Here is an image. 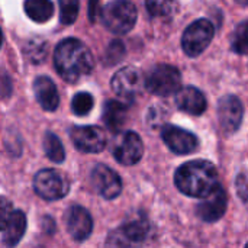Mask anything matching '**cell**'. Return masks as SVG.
I'll return each instance as SVG.
<instances>
[{
    "mask_svg": "<svg viewBox=\"0 0 248 248\" xmlns=\"http://www.w3.org/2000/svg\"><path fill=\"white\" fill-rule=\"evenodd\" d=\"M54 64L58 74L68 83H76L92 73L94 58L90 49L76 38L61 41L54 51Z\"/></svg>",
    "mask_w": 248,
    "mask_h": 248,
    "instance_id": "1",
    "label": "cell"
},
{
    "mask_svg": "<svg viewBox=\"0 0 248 248\" xmlns=\"http://www.w3.org/2000/svg\"><path fill=\"white\" fill-rule=\"evenodd\" d=\"M219 183L217 167L206 160H193L182 164L174 174V185L186 196L205 198Z\"/></svg>",
    "mask_w": 248,
    "mask_h": 248,
    "instance_id": "2",
    "label": "cell"
},
{
    "mask_svg": "<svg viewBox=\"0 0 248 248\" xmlns=\"http://www.w3.org/2000/svg\"><path fill=\"white\" fill-rule=\"evenodd\" d=\"M137 7L129 0H113L102 10V22L110 32L124 35L129 32L137 22Z\"/></svg>",
    "mask_w": 248,
    "mask_h": 248,
    "instance_id": "3",
    "label": "cell"
},
{
    "mask_svg": "<svg viewBox=\"0 0 248 248\" xmlns=\"http://www.w3.org/2000/svg\"><path fill=\"white\" fill-rule=\"evenodd\" d=\"M144 84L151 94L170 96L180 89L182 74L174 65L158 64L150 71Z\"/></svg>",
    "mask_w": 248,
    "mask_h": 248,
    "instance_id": "4",
    "label": "cell"
},
{
    "mask_svg": "<svg viewBox=\"0 0 248 248\" xmlns=\"http://www.w3.org/2000/svg\"><path fill=\"white\" fill-rule=\"evenodd\" d=\"M215 35V28L208 19L195 20L186 28L182 36V46L186 55L195 58L199 57L212 42Z\"/></svg>",
    "mask_w": 248,
    "mask_h": 248,
    "instance_id": "5",
    "label": "cell"
},
{
    "mask_svg": "<svg viewBox=\"0 0 248 248\" xmlns=\"http://www.w3.org/2000/svg\"><path fill=\"white\" fill-rule=\"evenodd\" d=\"M33 189L39 198L44 201H60L65 198L70 192L68 180L52 169L39 170L33 177Z\"/></svg>",
    "mask_w": 248,
    "mask_h": 248,
    "instance_id": "6",
    "label": "cell"
},
{
    "mask_svg": "<svg viewBox=\"0 0 248 248\" xmlns=\"http://www.w3.org/2000/svg\"><path fill=\"white\" fill-rule=\"evenodd\" d=\"M144 87L142 74L134 67H125L116 71L112 77V89L116 96L125 102L132 103Z\"/></svg>",
    "mask_w": 248,
    "mask_h": 248,
    "instance_id": "7",
    "label": "cell"
},
{
    "mask_svg": "<svg viewBox=\"0 0 248 248\" xmlns=\"http://www.w3.org/2000/svg\"><path fill=\"white\" fill-rule=\"evenodd\" d=\"M70 138L74 147L81 153L97 154L106 147V134L102 128L87 125V126H73L70 129Z\"/></svg>",
    "mask_w": 248,
    "mask_h": 248,
    "instance_id": "8",
    "label": "cell"
},
{
    "mask_svg": "<svg viewBox=\"0 0 248 248\" xmlns=\"http://www.w3.org/2000/svg\"><path fill=\"white\" fill-rule=\"evenodd\" d=\"M90 179L94 190L108 201L116 199L122 192V179L115 170L105 164H97L93 169Z\"/></svg>",
    "mask_w": 248,
    "mask_h": 248,
    "instance_id": "9",
    "label": "cell"
},
{
    "mask_svg": "<svg viewBox=\"0 0 248 248\" xmlns=\"http://www.w3.org/2000/svg\"><path fill=\"white\" fill-rule=\"evenodd\" d=\"M163 141L166 145L179 155L192 154L199 148V140L190 131L179 128L176 125H166L161 131Z\"/></svg>",
    "mask_w": 248,
    "mask_h": 248,
    "instance_id": "10",
    "label": "cell"
},
{
    "mask_svg": "<svg viewBox=\"0 0 248 248\" xmlns=\"http://www.w3.org/2000/svg\"><path fill=\"white\" fill-rule=\"evenodd\" d=\"M144 155V144L137 132L126 131L118 140L113 148V157L124 166H134L140 163Z\"/></svg>",
    "mask_w": 248,
    "mask_h": 248,
    "instance_id": "11",
    "label": "cell"
},
{
    "mask_svg": "<svg viewBox=\"0 0 248 248\" xmlns=\"http://www.w3.org/2000/svg\"><path fill=\"white\" fill-rule=\"evenodd\" d=\"M227 202H228L227 192L222 187V185L218 183L208 196L202 198V202L198 205L196 212H198V215H199V218L202 221H205V222H217L225 215Z\"/></svg>",
    "mask_w": 248,
    "mask_h": 248,
    "instance_id": "12",
    "label": "cell"
},
{
    "mask_svg": "<svg viewBox=\"0 0 248 248\" xmlns=\"http://www.w3.org/2000/svg\"><path fill=\"white\" fill-rule=\"evenodd\" d=\"M218 116L221 128L225 134H234L238 131L243 116H244V106L243 102L232 94L224 96L218 103Z\"/></svg>",
    "mask_w": 248,
    "mask_h": 248,
    "instance_id": "13",
    "label": "cell"
},
{
    "mask_svg": "<svg viewBox=\"0 0 248 248\" xmlns=\"http://www.w3.org/2000/svg\"><path fill=\"white\" fill-rule=\"evenodd\" d=\"M65 224L68 234L76 241L87 240L93 231V219L90 212L78 205H74L67 211Z\"/></svg>",
    "mask_w": 248,
    "mask_h": 248,
    "instance_id": "14",
    "label": "cell"
},
{
    "mask_svg": "<svg viewBox=\"0 0 248 248\" xmlns=\"http://www.w3.org/2000/svg\"><path fill=\"white\" fill-rule=\"evenodd\" d=\"M176 105L182 112L195 116L202 115L208 106L205 94L193 86H185L176 92Z\"/></svg>",
    "mask_w": 248,
    "mask_h": 248,
    "instance_id": "15",
    "label": "cell"
},
{
    "mask_svg": "<svg viewBox=\"0 0 248 248\" xmlns=\"http://www.w3.org/2000/svg\"><path fill=\"white\" fill-rule=\"evenodd\" d=\"M33 93H35L38 103L41 105L44 110L52 112L58 108L60 105L58 90H57L55 83L49 77L46 76L36 77L33 81Z\"/></svg>",
    "mask_w": 248,
    "mask_h": 248,
    "instance_id": "16",
    "label": "cell"
},
{
    "mask_svg": "<svg viewBox=\"0 0 248 248\" xmlns=\"http://www.w3.org/2000/svg\"><path fill=\"white\" fill-rule=\"evenodd\" d=\"M119 230L125 234V237H128L132 243H135L137 246L141 247L145 243V240L150 237L151 224L144 214H140V215L129 217L119 227Z\"/></svg>",
    "mask_w": 248,
    "mask_h": 248,
    "instance_id": "17",
    "label": "cell"
},
{
    "mask_svg": "<svg viewBox=\"0 0 248 248\" xmlns=\"http://www.w3.org/2000/svg\"><path fill=\"white\" fill-rule=\"evenodd\" d=\"M129 105L122 100H109L103 106V122L112 132H119L126 122Z\"/></svg>",
    "mask_w": 248,
    "mask_h": 248,
    "instance_id": "18",
    "label": "cell"
},
{
    "mask_svg": "<svg viewBox=\"0 0 248 248\" xmlns=\"http://www.w3.org/2000/svg\"><path fill=\"white\" fill-rule=\"evenodd\" d=\"M3 231V244L7 248L16 247L26 231V215L23 211H13Z\"/></svg>",
    "mask_w": 248,
    "mask_h": 248,
    "instance_id": "19",
    "label": "cell"
},
{
    "mask_svg": "<svg viewBox=\"0 0 248 248\" xmlns=\"http://www.w3.org/2000/svg\"><path fill=\"white\" fill-rule=\"evenodd\" d=\"M25 13L33 22L44 23L54 15V4L51 0H25Z\"/></svg>",
    "mask_w": 248,
    "mask_h": 248,
    "instance_id": "20",
    "label": "cell"
},
{
    "mask_svg": "<svg viewBox=\"0 0 248 248\" xmlns=\"http://www.w3.org/2000/svg\"><path fill=\"white\" fill-rule=\"evenodd\" d=\"M44 151L52 163L61 164L65 160L64 147H62L60 138L52 132H46L44 137Z\"/></svg>",
    "mask_w": 248,
    "mask_h": 248,
    "instance_id": "21",
    "label": "cell"
},
{
    "mask_svg": "<svg viewBox=\"0 0 248 248\" xmlns=\"http://www.w3.org/2000/svg\"><path fill=\"white\" fill-rule=\"evenodd\" d=\"M145 6L150 15L154 17H167L176 10L174 0H145Z\"/></svg>",
    "mask_w": 248,
    "mask_h": 248,
    "instance_id": "22",
    "label": "cell"
},
{
    "mask_svg": "<svg viewBox=\"0 0 248 248\" xmlns=\"http://www.w3.org/2000/svg\"><path fill=\"white\" fill-rule=\"evenodd\" d=\"M93 96L87 92H78L71 100V110L77 116H86L93 109Z\"/></svg>",
    "mask_w": 248,
    "mask_h": 248,
    "instance_id": "23",
    "label": "cell"
},
{
    "mask_svg": "<svg viewBox=\"0 0 248 248\" xmlns=\"http://www.w3.org/2000/svg\"><path fill=\"white\" fill-rule=\"evenodd\" d=\"M60 3V20L64 25H71L77 20L80 3L78 0H58Z\"/></svg>",
    "mask_w": 248,
    "mask_h": 248,
    "instance_id": "24",
    "label": "cell"
},
{
    "mask_svg": "<svg viewBox=\"0 0 248 248\" xmlns=\"http://www.w3.org/2000/svg\"><path fill=\"white\" fill-rule=\"evenodd\" d=\"M106 248H141L137 246L135 243H132L128 237H125V234L116 228L113 231L109 232L108 238H106Z\"/></svg>",
    "mask_w": 248,
    "mask_h": 248,
    "instance_id": "25",
    "label": "cell"
},
{
    "mask_svg": "<svg viewBox=\"0 0 248 248\" xmlns=\"http://www.w3.org/2000/svg\"><path fill=\"white\" fill-rule=\"evenodd\" d=\"M232 49L240 55L247 54V22H241L232 36Z\"/></svg>",
    "mask_w": 248,
    "mask_h": 248,
    "instance_id": "26",
    "label": "cell"
},
{
    "mask_svg": "<svg viewBox=\"0 0 248 248\" xmlns=\"http://www.w3.org/2000/svg\"><path fill=\"white\" fill-rule=\"evenodd\" d=\"M125 55V45L121 41H112L106 49V62H109L110 65L119 62Z\"/></svg>",
    "mask_w": 248,
    "mask_h": 248,
    "instance_id": "27",
    "label": "cell"
},
{
    "mask_svg": "<svg viewBox=\"0 0 248 248\" xmlns=\"http://www.w3.org/2000/svg\"><path fill=\"white\" fill-rule=\"evenodd\" d=\"M26 52L29 54L31 61H33V62L44 61V57H45V52H46V45L41 39L32 41V42H29V46H28Z\"/></svg>",
    "mask_w": 248,
    "mask_h": 248,
    "instance_id": "28",
    "label": "cell"
},
{
    "mask_svg": "<svg viewBox=\"0 0 248 248\" xmlns=\"http://www.w3.org/2000/svg\"><path fill=\"white\" fill-rule=\"evenodd\" d=\"M13 212V205L12 202L4 198V196H0V231H3L7 225V221L10 218Z\"/></svg>",
    "mask_w": 248,
    "mask_h": 248,
    "instance_id": "29",
    "label": "cell"
},
{
    "mask_svg": "<svg viewBox=\"0 0 248 248\" xmlns=\"http://www.w3.org/2000/svg\"><path fill=\"white\" fill-rule=\"evenodd\" d=\"M246 183H247V180H246V174L243 173V174H240L238 177H237V187H238V192H240V195H241V199L246 202V199H247V186H246Z\"/></svg>",
    "mask_w": 248,
    "mask_h": 248,
    "instance_id": "30",
    "label": "cell"
},
{
    "mask_svg": "<svg viewBox=\"0 0 248 248\" xmlns=\"http://www.w3.org/2000/svg\"><path fill=\"white\" fill-rule=\"evenodd\" d=\"M97 12H99V0H90V19H92V22H94Z\"/></svg>",
    "mask_w": 248,
    "mask_h": 248,
    "instance_id": "31",
    "label": "cell"
},
{
    "mask_svg": "<svg viewBox=\"0 0 248 248\" xmlns=\"http://www.w3.org/2000/svg\"><path fill=\"white\" fill-rule=\"evenodd\" d=\"M237 3H240L241 6H247V1L248 0H235Z\"/></svg>",
    "mask_w": 248,
    "mask_h": 248,
    "instance_id": "32",
    "label": "cell"
},
{
    "mask_svg": "<svg viewBox=\"0 0 248 248\" xmlns=\"http://www.w3.org/2000/svg\"><path fill=\"white\" fill-rule=\"evenodd\" d=\"M1 41H3V36H1V31H0V46H1Z\"/></svg>",
    "mask_w": 248,
    "mask_h": 248,
    "instance_id": "33",
    "label": "cell"
}]
</instances>
